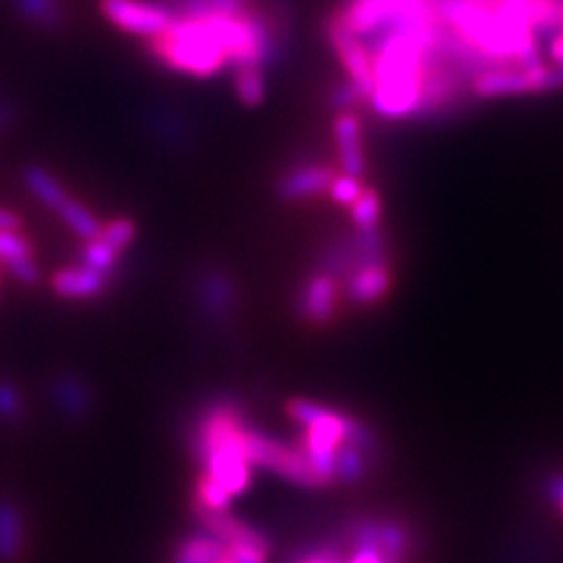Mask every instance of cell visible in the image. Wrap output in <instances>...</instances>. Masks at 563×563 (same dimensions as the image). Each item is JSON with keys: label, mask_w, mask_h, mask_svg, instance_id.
Wrapping results in <instances>:
<instances>
[{"label": "cell", "mask_w": 563, "mask_h": 563, "mask_svg": "<svg viewBox=\"0 0 563 563\" xmlns=\"http://www.w3.org/2000/svg\"><path fill=\"white\" fill-rule=\"evenodd\" d=\"M233 496L223 486H219L211 477H200L198 482V507L202 512H225Z\"/></svg>", "instance_id": "cell-19"}, {"label": "cell", "mask_w": 563, "mask_h": 563, "mask_svg": "<svg viewBox=\"0 0 563 563\" xmlns=\"http://www.w3.org/2000/svg\"><path fill=\"white\" fill-rule=\"evenodd\" d=\"M22 548V519L12 503L0 500V559L12 561Z\"/></svg>", "instance_id": "cell-13"}, {"label": "cell", "mask_w": 563, "mask_h": 563, "mask_svg": "<svg viewBox=\"0 0 563 563\" xmlns=\"http://www.w3.org/2000/svg\"><path fill=\"white\" fill-rule=\"evenodd\" d=\"M52 291L70 301H82V298H97L109 287V275H101L92 268H62L52 275Z\"/></svg>", "instance_id": "cell-9"}, {"label": "cell", "mask_w": 563, "mask_h": 563, "mask_svg": "<svg viewBox=\"0 0 563 563\" xmlns=\"http://www.w3.org/2000/svg\"><path fill=\"white\" fill-rule=\"evenodd\" d=\"M22 397L14 387L5 380H0V420L5 422H16L22 418Z\"/></svg>", "instance_id": "cell-23"}, {"label": "cell", "mask_w": 563, "mask_h": 563, "mask_svg": "<svg viewBox=\"0 0 563 563\" xmlns=\"http://www.w3.org/2000/svg\"><path fill=\"white\" fill-rule=\"evenodd\" d=\"M333 179H336V172L327 165H303L285 174V179L277 186V192L287 202L310 200L322 196V192H329Z\"/></svg>", "instance_id": "cell-6"}, {"label": "cell", "mask_w": 563, "mask_h": 563, "mask_svg": "<svg viewBox=\"0 0 563 563\" xmlns=\"http://www.w3.org/2000/svg\"><path fill=\"white\" fill-rule=\"evenodd\" d=\"M308 563H331V561H324V559H314V561H308Z\"/></svg>", "instance_id": "cell-30"}, {"label": "cell", "mask_w": 563, "mask_h": 563, "mask_svg": "<svg viewBox=\"0 0 563 563\" xmlns=\"http://www.w3.org/2000/svg\"><path fill=\"white\" fill-rule=\"evenodd\" d=\"M101 12L113 26L148 41L163 35L176 20L172 10L146 0H101Z\"/></svg>", "instance_id": "cell-2"}, {"label": "cell", "mask_w": 563, "mask_h": 563, "mask_svg": "<svg viewBox=\"0 0 563 563\" xmlns=\"http://www.w3.org/2000/svg\"><path fill=\"white\" fill-rule=\"evenodd\" d=\"M235 95L244 106H258L263 99H266V78H263V68L238 66Z\"/></svg>", "instance_id": "cell-15"}, {"label": "cell", "mask_w": 563, "mask_h": 563, "mask_svg": "<svg viewBox=\"0 0 563 563\" xmlns=\"http://www.w3.org/2000/svg\"><path fill=\"white\" fill-rule=\"evenodd\" d=\"M57 214L62 217V221H64V225L68 228V231L76 233L82 242L97 240L101 235V221L82 202H78L74 198H68L57 209Z\"/></svg>", "instance_id": "cell-11"}, {"label": "cell", "mask_w": 563, "mask_h": 563, "mask_svg": "<svg viewBox=\"0 0 563 563\" xmlns=\"http://www.w3.org/2000/svg\"><path fill=\"white\" fill-rule=\"evenodd\" d=\"M364 192V184L360 176H350V174H336V179L329 186V196L333 202H339L343 207H352L357 202V198Z\"/></svg>", "instance_id": "cell-20"}, {"label": "cell", "mask_w": 563, "mask_h": 563, "mask_svg": "<svg viewBox=\"0 0 563 563\" xmlns=\"http://www.w3.org/2000/svg\"><path fill=\"white\" fill-rule=\"evenodd\" d=\"M393 275L387 263H372V266H360L347 277V298L357 306H374L390 291Z\"/></svg>", "instance_id": "cell-8"}, {"label": "cell", "mask_w": 563, "mask_h": 563, "mask_svg": "<svg viewBox=\"0 0 563 563\" xmlns=\"http://www.w3.org/2000/svg\"><path fill=\"white\" fill-rule=\"evenodd\" d=\"M8 271L12 273V277L16 282H22L24 287H35V285H38V279H41V271H38V266H35L33 256L8 263Z\"/></svg>", "instance_id": "cell-25"}, {"label": "cell", "mask_w": 563, "mask_h": 563, "mask_svg": "<svg viewBox=\"0 0 563 563\" xmlns=\"http://www.w3.org/2000/svg\"><path fill=\"white\" fill-rule=\"evenodd\" d=\"M151 52L172 70L196 78H211L228 66L225 52L205 16H176L163 35L151 41Z\"/></svg>", "instance_id": "cell-1"}, {"label": "cell", "mask_w": 563, "mask_h": 563, "mask_svg": "<svg viewBox=\"0 0 563 563\" xmlns=\"http://www.w3.org/2000/svg\"><path fill=\"white\" fill-rule=\"evenodd\" d=\"M327 35L333 45V49L339 52V57L347 70L350 80L360 87V92L364 99L372 97L374 92V59H372V49L360 38L357 33H352L341 16L331 20L327 26Z\"/></svg>", "instance_id": "cell-3"}, {"label": "cell", "mask_w": 563, "mask_h": 563, "mask_svg": "<svg viewBox=\"0 0 563 563\" xmlns=\"http://www.w3.org/2000/svg\"><path fill=\"white\" fill-rule=\"evenodd\" d=\"M214 563H235V561L231 559V554H228V550H225V554H221V556H219Z\"/></svg>", "instance_id": "cell-29"}, {"label": "cell", "mask_w": 563, "mask_h": 563, "mask_svg": "<svg viewBox=\"0 0 563 563\" xmlns=\"http://www.w3.org/2000/svg\"><path fill=\"white\" fill-rule=\"evenodd\" d=\"M22 219L12 209L0 207V231H20Z\"/></svg>", "instance_id": "cell-27"}, {"label": "cell", "mask_w": 563, "mask_h": 563, "mask_svg": "<svg viewBox=\"0 0 563 563\" xmlns=\"http://www.w3.org/2000/svg\"><path fill=\"white\" fill-rule=\"evenodd\" d=\"M80 258H82L85 268H92L101 275H111L118 268L120 252H115L111 244H106L101 238H97V240L85 242V250H82Z\"/></svg>", "instance_id": "cell-17"}, {"label": "cell", "mask_w": 563, "mask_h": 563, "mask_svg": "<svg viewBox=\"0 0 563 563\" xmlns=\"http://www.w3.org/2000/svg\"><path fill=\"white\" fill-rule=\"evenodd\" d=\"M298 312L312 324H327L339 312V279L317 271L298 298Z\"/></svg>", "instance_id": "cell-5"}, {"label": "cell", "mask_w": 563, "mask_h": 563, "mask_svg": "<svg viewBox=\"0 0 563 563\" xmlns=\"http://www.w3.org/2000/svg\"><path fill=\"white\" fill-rule=\"evenodd\" d=\"M134 235H136L134 221H130V219H115L111 223L101 225V235L99 238L106 244H111L115 252H122V250H128V246L132 244Z\"/></svg>", "instance_id": "cell-21"}, {"label": "cell", "mask_w": 563, "mask_h": 563, "mask_svg": "<svg viewBox=\"0 0 563 563\" xmlns=\"http://www.w3.org/2000/svg\"><path fill=\"white\" fill-rule=\"evenodd\" d=\"M16 120V106L8 99V97H0V132H5L14 125Z\"/></svg>", "instance_id": "cell-26"}, {"label": "cell", "mask_w": 563, "mask_h": 563, "mask_svg": "<svg viewBox=\"0 0 563 563\" xmlns=\"http://www.w3.org/2000/svg\"><path fill=\"white\" fill-rule=\"evenodd\" d=\"M225 554V544L217 536H192L181 544L176 563H214Z\"/></svg>", "instance_id": "cell-14"}, {"label": "cell", "mask_w": 563, "mask_h": 563, "mask_svg": "<svg viewBox=\"0 0 563 563\" xmlns=\"http://www.w3.org/2000/svg\"><path fill=\"white\" fill-rule=\"evenodd\" d=\"M550 493H552V500L559 505H563V477H556L550 486Z\"/></svg>", "instance_id": "cell-28"}, {"label": "cell", "mask_w": 563, "mask_h": 563, "mask_svg": "<svg viewBox=\"0 0 563 563\" xmlns=\"http://www.w3.org/2000/svg\"><path fill=\"white\" fill-rule=\"evenodd\" d=\"M559 509H561V512H563V505H559Z\"/></svg>", "instance_id": "cell-31"}, {"label": "cell", "mask_w": 563, "mask_h": 563, "mask_svg": "<svg viewBox=\"0 0 563 563\" xmlns=\"http://www.w3.org/2000/svg\"><path fill=\"white\" fill-rule=\"evenodd\" d=\"M24 186L29 188L31 196L47 209L57 211L68 200V192L57 181V176H52L47 169L38 165H31L24 169Z\"/></svg>", "instance_id": "cell-10"}, {"label": "cell", "mask_w": 563, "mask_h": 563, "mask_svg": "<svg viewBox=\"0 0 563 563\" xmlns=\"http://www.w3.org/2000/svg\"><path fill=\"white\" fill-rule=\"evenodd\" d=\"M55 399H57V407L70 418H78V416L87 413L92 404L90 393H87V387L76 376H59L57 378Z\"/></svg>", "instance_id": "cell-12"}, {"label": "cell", "mask_w": 563, "mask_h": 563, "mask_svg": "<svg viewBox=\"0 0 563 563\" xmlns=\"http://www.w3.org/2000/svg\"><path fill=\"white\" fill-rule=\"evenodd\" d=\"M33 256V246L29 238H24L20 231H0V261L12 263L20 258Z\"/></svg>", "instance_id": "cell-22"}, {"label": "cell", "mask_w": 563, "mask_h": 563, "mask_svg": "<svg viewBox=\"0 0 563 563\" xmlns=\"http://www.w3.org/2000/svg\"><path fill=\"white\" fill-rule=\"evenodd\" d=\"M333 134H336L339 161L343 174L360 176L364 174V148H362V122L352 111L339 113L333 122Z\"/></svg>", "instance_id": "cell-7"}, {"label": "cell", "mask_w": 563, "mask_h": 563, "mask_svg": "<svg viewBox=\"0 0 563 563\" xmlns=\"http://www.w3.org/2000/svg\"><path fill=\"white\" fill-rule=\"evenodd\" d=\"M329 99H331L333 109L343 113V111H350L355 103H360L364 99V95L360 92V87L355 82L347 80V82H341L339 87H333Z\"/></svg>", "instance_id": "cell-24"}, {"label": "cell", "mask_w": 563, "mask_h": 563, "mask_svg": "<svg viewBox=\"0 0 563 563\" xmlns=\"http://www.w3.org/2000/svg\"><path fill=\"white\" fill-rule=\"evenodd\" d=\"M16 10L26 22L41 29H57L62 22L59 0H16Z\"/></svg>", "instance_id": "cell-16"}, {"label": "cell", "mask_w": 563, "mask_h": 563, "mask_svg": "<svg viewBox=\"0 0 563 563\" xmlns=\"http://www.w3.org/2000/svg\"><path fill=\"white\" fill-rule=\"evenodd\" d=\"M196 303L202 320L223 327L228 320H233L238 308V289L233 279L221 268H207L198 277Z\"/></svg>", "instance_id": "cell-4"}, {"label": "cell", "mask_w": 563, "mask_h": 563, "mask_svg": "<svg viewBox=\"0 0 563 563\" xmlns=\"http://www.w3.org/2000/svg\"><path fill=\"white\" fill-rule=\"evenodd\" d=\"M380 211H383L380 198H378V192L372 188H364L357 202L350 207V214H352V221H355V225H357V231H366V228L380 225Z\"/></svg>", "instance_id": "cell-18"}]
</instances>
